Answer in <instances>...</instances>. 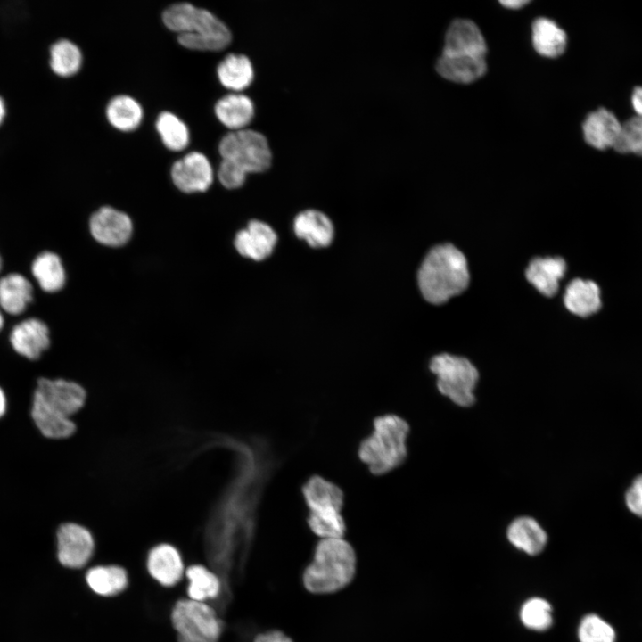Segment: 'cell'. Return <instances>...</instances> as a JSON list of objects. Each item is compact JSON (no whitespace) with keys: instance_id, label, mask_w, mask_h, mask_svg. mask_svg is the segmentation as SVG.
<instances>
[{"instance_id":"obj_38","label":"cell","mask_w":642,"mask_h":642,"mask_svg":"<svg viewBox=\"0 0 642 642\" xmlns=\"http://www.w3.org/2000/svg\"><path fill=\"white\" fill-rule=\"evenodd\" d=\"M247 174L232 163L222 160L218 169V178L222 185L227 189L241 187L246 179Z\"/></svg>"},{"instance_id":"obj_42","label":"cell","mask_w":642,"mask_h":642,"mask_svg":"<svg viewBox=\"0 0 642 642\" xmlns=\"http://www.w3.org/2000/svg\"><path fill=\"white\" fill-rule=\"evenodd\" d=\"M500 3L507 8L518 9V8H521L523 5L527 4L529 3V1H526V0H505V1H500Z\"/></svg>"},{"instance_id":"obj_39","label":"cell","mask_w":642,"mask_h":642,"mask_svg":"<svg viewBox=\"0 0 642 642\" xmlns=\"http://www.w3.org/2000/svg\"><path fill=\"white\" fill-rule=\"evenodd\" d=\"M625 504L635 515L642 518V474L638 475L625 492Z\"/></svg>"},{"instance_id":"obj_6","label":"cell","mask_w":642,"mask_h":642,"mask_svg":"<svg viewBox=\"0 0 642 642\" xmlns=\"http://www.w3.org/2000/svg\"><path fill=\"white\" fill-rule=\"evenodd\" d=\"M429 367L436 375V385L440 394L458 407H470L474 405L479 372L470 360L442 353L431 359Z\"/></svg>"},{"instance_id":"obj_37","label":"cell","mask_w":642,"mask_h":642,"mask_svg":"<svg viewBox=\"0 0 642 642\" xmlns=\"http://www.w3.org/2000/svg\"><path fill=\"white\" fill-rule=\"evenodd\" d=\"M580 642H615L613 628L597 614L586 615L578 629Z\"/></svg>"},{"instance_id":"obj_5","label":"cell","mask_w":642,"mask_h":642,"mask_svg":"<svg viewBox=\"0 0 642 642\" xmlns=\"http://www.w3.org/2000/svg\"><path fill=\"white\" fill-rule=\"evenodd\" d=\"M177 642H219L221 619L207 602L177 598L169 614Z\"/></svg>"},{"instance_id":"obj_31","label":"cell","mask_w":642,"mask_h":642,"mask_svg":"<svg viewBox=\"0 0 642 642\" xmlns=\"http://www.w3.org/2000/svg\"><path fill=\"white\" fill-rule=\"evenodd\" d=\"M49 68L61 78L75 75L82 63V54L79 47L72 41L61 38L49 47Z\"/></svg>"},{"instance_id":"obj_13","label":"cell","mask_w":642,"mask_h":642,"mask_svg":"<svg viewBox=\"0 0 642 642\" xmlns=\"http://www.w3.org/2000/svg\"><path fill=\"white\" fill-rule=\"evenodd\" d=\"M174 185L186 193L207 191L213 182V170L208 158L192 152L177 160L171 169Z\"/></svg>"},{"instance_id":"obj_3","label":"cell","mask_w":642,"mask_h":642,"mask_svg":"<svg viewBox=\"0 0 642 642\" xmlns=\"http://www.w3.org/2000/svg\"><path fill=\"white\" fill-rule=\"evenodd\" d=\"M408 423L395 414L378 416L373 430L358 447V457L374 475L386 474L399 467L407 457Z\"/></svg>"},{"instance_id":"obj_23","label":"cell","mask_w":642,"mask_h":642,"mask_svg":"<svg viewBox=\"0 0 642 642\" xmlns=\"http://www.w3.org/2000/svg\"><path fill=\"white\" fill-rule=\"evenodd\" d=\"M506 537L514 547L531 556L539 554L547 542L545 530L530 516L514 519L507 527Z\"/></svg>"},{"instance_id":"obj_36","label":"cell","mask_w":642,"mask_h":642,"mask_svg":"<svg viewBox=\"0 0 642 642\" xmlns=\"http://www.w3.org/2000/svg\"><path fill=\"white\" fill-rule=\"evenodd\" d=\"M613 148L621 153L642 156V117H632L621 124Z\"/></svg>"},{"instance_id":"obj_33","label":"cell","mask_w":642,"mask_h":642,"mask_svg":"<svg viewBox=\"0 0 642 642\" xmlns=\"http://www.w3.org/2000/svg\"><path fill=\"white\" fill-rule=\"evenodd\" d=\"M157 130L167 148L181 151L189 143V132L186 125L175 114L163 111L156 121Z\"/></svg>"},{"instance_id":"obj_16","label":"cell","mask_w":642,"mask_h":642,"mask_svg":"<svg viewBox=\"0 0 642 642\" xmlns=\"http://www.w3.org/2000/svg\"><path fill=\"white\" fill-rule=\"evenodd\" d=\"M33 300L34 286L25 275L11 272L0 276V308L4 314L21 316Z\"/></svg>"},{"instance_id":"obj_40","label":"cell","mask_w":642,"mask_h":642,"mask_svg":"<svg viewBox=\"0 0 642 642\" xmlns=\"http://www.w3.org/2000/svg\"><path fill=\"white\" fill-rule=\"evenodd\" d=\"M253 642H292V640L282 631L268 630L257 635Z\"/></svg>"},{"instance_id":"obj_35","label":"cell","mask_w":642,"mask_h":642,"mask_svg":"<svg viewBox=\"0 0 642 642\" xmlns=\"http://www.w3.org/2000/svg\"><path fill=\"white\" fill-rule=\"evenodd\" d=\"M520 618L526 628L543 631L547 630L553 622L552 607L547 600L533 597L523 605Z\"/></svg>"},{"instance_id":"obj_20","label":"cell","mask_w":642,"mask_h":642,"mask_svg":"<svg viewBox=\"0 0 642 642\" xmlns=\"http://www.w3.org/2000/svg\"><path fill=\"white\" fill-rule=\"evenodd\" d=\"M30 415L37 430L47 439L63 440L76 432L77 426L71 417L53 409L34 396Z\"/></svg>"},{"instance_id":"obj_43","label":"cell","mask_w":642,"mask_h":642,"mask_svg":"<svg viewBox=\"0 0 642 642\" xmlns=\"http://www.w3.org/2000/svg\"><path fill=\"white\" fill-rule=\"evenodd\" d=\"M8 107L4 97L0 94V128L4 123L7 117Z\"/></svg>"},{"instance_id":"obj_22","label":"cell","mask_w":642,"mask_h":642,"mask_svg":"<svg viewBox=\"0 0 642 642\" xmlns=\"http://www.w3.org/2000/svg\"><path fill=\"white\" fill-rule=\"evenodd\" d=\"M565 271L566 263L561 257L535 258L530 262L525 275L540 293L551 297L556 293Z\"/></svg>"},{"instance_id":"obj_1","label":"cell","mask_w":642,"mask_h":642,"mask_svg":"<svg viewBox=\"0 0 642 642\" xmlns=\"http://www.w3.org/2000/svg\"><path fill=\"white\" fill-rule=\"evenodd\" d=\"M356 571L355 550L344 538L321 539L303 572L302 581L309 592L330 594L350 585Z\"/></svg>"},{"instance_id":"obj_34","label":"cell","mask_w":642,"mask_h":642,"mask_svg":"<svg viewBox=\"0 0 642 642\" xmlns=\"http://www.w3.org/2000/svg\"><path fill=\"white\" fill-rule=\"evenodd\" d=\"M307 524L321 539L343 538L346 523L342 512H308Z\"/></svg>"},{"instance_id":"obj_2","label":"cell","mask_w":642,"mask_h":642,"mask_svg":"<svg viewBox=\"0 0 642 642\" xmlns=\"http://www.w3.org/2000/svg\"><path fill=\"white\" fill-rule=\"evenodd\" d=\"M418 285L424 298L441 304L464 292L469 284L465 255L449 243L433 247L418 271Z\"/></svg>"},{"instance_id":"obj_25","label":"cell","mask_w":642,"mask_h":642,"mask_svg":"<svg viewBox=\"0 0 642 642\" xmlns=\"http://www.w3.org/2000/svg\"><path fill=\"white\" fill-rule=\"evenodd\" d=\"M436 70L448 80L463 84L471 83L484 75L485 56L442 54L437 62Z\"/></svg>"},{"instance_id":"obj_24","label":"cell","mask_w":642,"mask_h":642,"mask_svg":"<svg viewBox=\"0 0 642 642\" xmlns=\"http://www.w3.org/2000/svg\"><path fill=\"white\" fill-rule=\"evenodd\" d=\"M293 228L296 235L307 241L313 248L328 246L334 230L330 218L323 212L307 210L297 215Z\"/></svg>"},{"instance_id":"obj_28","label":"cell","mask_w":642,"mask_h":642,"mask_svg":"<svg viewBox=\"0 0 642 642\" xmlns=\"http://www.w3.org/2000/svg\"><path fill=\"white\" fill-rule=\"evenodd\" d=\"M187 579L185 593L193 600L206 602L218 597L221 592L220 578L201 564H192L185 571Z\"/></svg>"},{"instance_id":"obj_45","label":"cell","mask_w":642,"mask_h":642,"mask_svg":"<svg viewBox=\"0 0 642 642\" xmlns=\"http://www.w3.org/2000/svg\"><path fill=\"white\" fill-rule=\"evenodd\" d=\"M4 313L3 312V310H2L1 308H0V333H1V331L3 330V328H4Z\"/></svg>"},{"instance_id":"obj_15","label":"cell","mask_w":642,"mask_h":642,"mask_svg":"<svg viewBox=\"0 0 642 642\" xmlns=\"http://www.w3.org/2000/svg\"><path fill=\"white\" fill-rule=\"evenodd\" d=\"M277 236L273 228L259 220H251L235 238V247L243 257L260 261L273 251Z\"/></svg>"},{"instance_id":"obj_30","label":"cell","mask_w":642,"mask_h":642,"mask_svg":"<svg viewBox=\"0 0 642 642\" xmlns=\"http://www.w3.org/2000/svg\"><path fill=\"white\" fill-rule=\"evenodd\" d=\"M566 34L553 21L539 18L532 24V43L535 50L543 56L556 58L564 54Z\"/></svg>"},{"instance_id":"obj_10","label":"cell","mask_w":642,"mask_h":642,"mask_svg":"<svg viewBox=\"0 0 642 642\" xmlns=\"http://www.w3.org/2000/svg\"><path fill=\"white\" fill-rule=\"evenodd\" d=\"M89 231L97 243L108 247H120L130 240L133 222L127 213L103 206L91 215Z\"/></svg>"},{"instance_id":"obj_44","label":"cell","mask_w":642,"mask_h":642,"mask_svg":"<svg viewBox=\"0 0 642 642\" xmlns=\"http://www.w3.org/2000/svg\"><path fill=\"white\" fill-rule=\"evenodd\" d=\"M7 411V397L3 390V388L0 386V418H2Z\"/></svg>"},{"instance_id":"obj_29","label":"cell","mask_w":642,"mask_h":642,"mask_svg":"<svg viewBox=\"0 0 642 642\" xmlns=\"http://www.w3.org/2000/svg\"><path fill=\"white\" fill-rule=\"evenodd\" d=\"M217 73L220 83L235 92H240L248 87L254 78L252 63L243 54L226 55L218 64Z\"/></svg>"},{"instance_id":"obj_9","label":"cell","mask_w":642,"mask_h":642,"mask_svg":"<svg viewBox=\"0 0 642 642\" xmlns=\"http://www.w3.org/2000/svg\"><path fill=\"white\" fill-rule=\"evenodd\" d=\"M33 396L53 409L71 417L84 407L86 392L74 381L42 377L37 382Z\"/></svg>"},{"instance_id":"obj_17","label":"cell","mask_w":642,"mask_h":642,"mask_svg":"<svg viewBox=\"0 0 642 642\" xmlns=\"http://www.w3.org/2000/svg\"><path fill=\"white\" fill-rule=\"evenodd\" d=\"M301 494L308 512H342L344 495L342 489L333 482L312 475L301 486Z\"/></svg>"},{"instance_id":"obj_21","label":"cell","mask_w":642,"mask_h":642,"mask_svg":"<svg viewBox=\"0 0 642 642\" xmlns=\"http://www.w3.org/2000/svg\"><path fill=\"white\" fill-rule=\"evenodd\" d=\"M30 273L38 287L46 293L61 291L66 284V270L61 257L51 251L36 255L30 264Z\"/></svg>"},{"instance_id":"obj_46","label":"cell","mask_w":642,"mask_h":642,"mask_svg":"<svg viewBox=\"0 0 642 642\" xmlns=\"http://www.w3.org/2000/svg\"><path fill=\"white\" fill-rule=\"evenodd\" d=\"M2 268H3V259H2V256H1V254H0V272L2 271Z\"/></svg>"},{"instance_id":"obj_18","label":"cell","mask_w":642,"mask_h":642,"mask_svg":"<svg viewBox=\"0 0 642 642\" xmlns=\"http://www.w3.org/2000/svg\"><path fill=\"white\" fill-rule=\"evenodd\" d=\"M85 580L90 590L103 598L119 596L129 585L128 571L114 564L92 566L87 570Z\"/></svg>"},{"instance_id":"obj_4","label":"cell","mask_w":642,"mask_h":642,"mask_svg":"<svg viewBox=\"0 0 642 642\" xmlns=\"http://www.w3.org/2000/svg\"><path fill=\"white\" fill-rule=\"evenodd\" d=\"M164 24L177 33V41L185 48L218 51L232 39L227 26L210 11L182 2L168 7L163 14Z\"/></svg>"},{"instance_id":"obj_7","label":"cell","mask_w":642,"mask_h":642,"mask_svg":"<svg viewBox=\"0 0 642 642\" xmlns=\"http://www.w3.org/2000/svg\"><path fill=\"white\" fill-rule=\"evenodd\" d=\"M218 152L225 160L244 173H259L269 169L272 152L267 137L260 132L243 128L223 136Z\"/></svg>"},{"instance_id":"obj_11","label":"cell","mask_w":642,"mask_h":642,"mask_svg":"<svg viewBox=\"0 0 642 642\" xmlns=\"http://www.w3.org/2000/svg\"><path fill=\"white\" fill-rule=\"evenodd\" d=\"M9 343L19 356L28 360H37L50 347V329L38 317L24 318L12 327Z\"/></svg>"},{"instance_id":"obj_26","label":"cell","mask_w":642,"mask_h":642,"mask_svg":"<svg viewBox=\"0 0 642 642\" xmlns=\"http://www.w3.org/2000/svg\"><path fill=\"white\" fill-rule=\"evenodd\" d=\"M219 121L233 131L245 128L254 117L252 100L246 95L234 92L220 98L215 105Z\"/></svg>"},{"instance_id":"obj_14","label":"cell","mask_w":642,"mask_h":642,"mask_svg":"<svg viewBox=\"0 0 642 642\" xmlns=\"http://www.w3.org/2000/svg\"><path fill=\"white\" fill-rule=\"evenodd\" d=\"M486 52L483 36L473 21L457 19L450 24L442 54L485 56Z\"/></svg>"},{"instance_id":"obj_27","label":"cell","mask_w":642,"mask_h":642,"mask_svg":"<svg viewBox=\"0 0 642 642\" xmlns=\"http://www.w3.org/2000/svg\"><path fill=\"white\" fill-rule=\"evenodd\" d=\"M564 302L577 316L592 315L601 307L600 290L591 280L573 279L566 287Z\"/></svg>"},{"instance_id":"obj_32","label":"cell","mask_w":642,"mask_h":642,"mask_svg":"<svg viewBox=\"0 0 642 642\" xmlns=\"http://www.w3.org/2000/svg\"><path fill=\"white\" fill-rule=\"evenodd\" d=\"M106 115L113 127L122 131H130L141 123L143 110L134 98L118 95L108 103Z\"/></svg>"},{"instance_id":"obj_19","label":"cell","mask_w":642,"mask_h":642,"mask_svg":"<svg viewBox=\"0 0 642 642\" xmlns=\"http://www.w3.org/2000/svg\"><path fill=\"white\" fill-rule=\"evenodd\" d=\"M621 127V124L612 111L599 108L590 112L583 122L584 139L598 150L613 147Z\"/></svg>"},{"instance_id":"obj_41","label":"cell","mask_w":642,"mask_h":642,"mask_svg":"<svg viewBox=\"0 0 642 642\" xmlns=\"http://www.w3.org/2000/svg\"><path fill=\"white\" fill-rule=\"evenodd\" d=\"M631 104L638 116L642 117V86H636L631 95Z\"/></svg>"},{"instance_id":"obj_12","label":"cell","mask_w":642,"mask_h":642,"mask_svg":"<svg viewBox=\"0 0 642 642\" xmlns=\"http://www.w3.org/2000/svg\"><path fill=\"white\" fill-rule=\"evenodd\" d=\"M149 576L163 588L177 586L185 575V564L179 550L169 543L150 548L145 558Z\"/></svg>"},{"instance_id":"obj_8","label":"cell","mask_w":642,"mask_h":642,"mask_svg":"<svg viewBox=\"0 0 642 642\" xmlns=\"http://www.w3.org/2000/svg\"><path fill=\"white\" fill-rule=\"evenodd\" d=\"M56 539L58 560L66 568H83L94 556V536L81 524L71 522L61 524Z\"/></svg>"}]
</instances>
